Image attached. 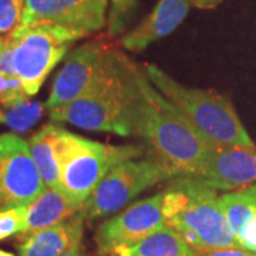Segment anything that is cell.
<instances>
[{
  "label": "cell",
  "instance_id": "ac0fdd59",
  "mask_svg": "<svg viewBox=\"0 0 256 256\" xmlns=\"http://www.w3.org/2000/svg\"><path fill=\"white\" fill-rule=\"evenodd\" d=\"M218 204L224 212L234 235L238 234L245 220L256 210V191L252 185L218 196Z\"/></svg>",
  "mask_w": 256,
  "mask_h": 256
},
{
  "label": "cell",
  "instance_id": "4316f807",
  "mask_svg": "<svg viewBox=\"0 0 256 256\" xmlns=\"http://www.w3.org/2000/svg\"><path fill=\"white\" fill-rule=\"evenodd\" d=\"M192 6L198 9H215L218 8L224 0H190Z\"/></svg>",
  "mask_w": 256,
  "mask_h": 256
},
{
  "label": "cell",
  "instance_id": "7402d4cb",
  "mask_svg": "<svg viewBox=\"0 0 256 256\" xmlns=\"http://www.w3.org/2000/svg\"><path fill=\"white\" fill-rule=\"evenodd\" d=\"M24 9V0H0V34H9L18 28Z\"/></svg>",
  "mask_w": 256,
  "mask_h": 256
},
{
  "label": "cell",
  "instance_id": "9a60e30c",
  "mask_svg": "<svg viewBox=\"0 0 256 256\" xmlns=\"http://www.w3.org/2000/svg\"><path fill=\"white\" fill-rule=\"evenodd\" d=\"M80 205L57 188H44L32 204L24 208V229L22 236L50 228L80 212Z\"/></svg>",
  "mask_w": 256,
  "mask_h": 256
},
{
  "label": "cell",
  "instance_id": "3957f363",
  "mask_svg": "<svg viewBox=\"0 0 256 256\" xmlns=\"http://www.w3.org/2000/svg\"><path fill=\"white\" fill-rule=\"evenodd\" d=\"M144 73L208 144L215 148L256 151V144L248 134L228 97L215 92L185 87L156 64H146Z\"/></svg>",
  "mask_w": 256,
  "mask_h": 256
},
{
  "label": "cell",
  "instance_id": "cb8c5ba5",
  "mask_svg": "<svg viewBox=\"0 0 256 256\" xmlns=\"http://www.w3.org/2000/svg\"><path fill=\"white\" fill-rule=\"evenodd\" d=\"M235 236L240 248L256 254V210L245 220Z\"/></svg>",
  "mask_w": 256,
  "mask_h": 256
},
{
  "label": "cell",
  "instance_id": "5b68a950",
  "mask_svg": "<svg viewBox=\"0 0 256 256\" xmlns=\"http://www.w3.org/2000/svg\"><path fill=\"white\" fill-rule=\"evenodd\" d=\"M142 154V146H107L63 130L58 190L82 206L114 166Z\"/></svg>",
  "mask_w": 256,
  "mask_h": 256
},
{
  "label": "cell",
  "instance_id": "44dd1931",
  "mask_svg": "<svg viewBox=\"0 0 256 256\" xmlns=\"http://www.w3.org/2000/svg\"><path fill=\"white\" fill-rule=\"evenodd\" d=\"M136 6H137V0H111L110 18H108L110 36L120 34L126 28Z\"/></svg>",
  "mask_w": 256,
  "mask_h": 256
},
{
  "label": "cell",
  "instance_id": "8992f818",
  "mask_svg": "<svg viewBox=\"0 0 256 256\" xmlns=\"http://www.w3.org/2000/svg\"><path fill=\"white\" fill-rule=\"evenodd\" d=\"M175 176L178 174L156 156L128 160L114 166L101 180L80 212L87 222L117 214L141 192Z\"/></svg>",
  "mask_w": 256,
  "mask_h": 256
},
{
  "label": "cell",
  "instance_id": "603a6c76",
  "mask_svg": "<svg viewBox=\"0 0 256 256\" xmlns=\"http://www.w3.org/2000/svg\"><path fill=\"white\" fill-rule=\"evenodd\" d=\"M24 208L0 210V240L20 235L24 229Z\"/></svg>",
  "mask_w": 256,
  "mask_h": 256
},
{
  "label": "cell",
  "instance_id": "484cf974",
  "mask_svg": "<svg viewBox=\"0 0 256 256\" xmlns=\"http://www.w3.org/2000/svg\"><path fill=\"white\" fill-rule=\"evenodd\" d=\"M0 73L4 76H14L13 68V47L9 37H4V44L0 52Z\"/></svg>",
  "mask_w": 256,
  "mask_h": 256
},
{
  "label": "cell",
  "instance_id": "277c9868",
  "mask_svg": "<svg viewBox=\"0 0 256 256\" xmlns=\"http://www.w3.org/2000/svg\"><path fill=\"white\" fill-rule=\"evenodd\" d=\"M166 225L194 249L240 248L218 204L216 190L194 176H180L164 190ZM244 249V248H242Z\"/></svg>",
  "mask_w": 256,
  "mask_h": 256
},
{
  "label": "cell",
  "instance_id": "f1b7e54d",
  "mask_svg": "<svg viewBox=\"0 0 256 256\" xmlns=\"http://www.w3.org/2000/svg\"><path fill=\"white\" fill-rule=\"evenodd\" d=\"M0 256H14L13 254H10V252H6V250H2L0 249Z\"/></svg>",
  "mask_w": 256,
  "mask_h": 256
},
{
  "label": "cell",
  "instance_id": "ba28073f",
  "mask_svg": "<svg viewBox=\"0 0 256 256\" xmlns=\"http://www.w3.org/2000/svg\"><path fill=\"white\" fill-rule=\"evenodd\" d=\"M166 226L164 191L134 202L112 218L102 222L96 235L98 256H117L118 250L137 244L158 229Z\"/></svg>",
  "mask_w": 256,
  "mask_h": 256
},
{
  "label": "cell",
  "instance_id": "d6986e66",
  "mask_svg": "<svg viewBox=\"0 0 256 256\" xmlns=\"http://www.w3.org/2000/svg\"><path fill=\"white\" fill-rule=\"evenodd\" d=\"M44 107L38 101H22L3 114V122L16 132H26L42 118Z\"/></svg>",
  "mask_w": 256,
  "mask_h": 256
},
{
  "label": "cell",
  "instance_id": "8fae6325",
  "mask_svg": "<svg viewBox=\"0 0 256 256\" xmlns=\"http://www.w3.org/2000/svg\"><path fill=\"white\" fill-rule=\"evenodd\" d=\"M108 0H24L18 26L54 24L88 36L106 24Z\"/></svg>",
  "mask_w": 256,
  "mask_h": 256
},
{
  "label": "cell",
  "instance_id": "2e32d148",
  "mask_svg": "<svg viewBox=\"0 0 256 256\" xmlns=\"http://www.w3.org/2000/svg\"><path fill=\"white\" fill-rule=\"evenodd\" d=\"M63 128L47 124L30 138L28 148L47 188H60V138Z\"/></svg>",
  "mask_w": 256,
  "mask_h": 256
},
{
  "label": "cell",
  "instance_id": "e0dca14e",
  "mask_svg": "<svg viewBox=\"0 0 256 256\" xmlns=\"http://www.w3.org/2000/svg\"><path fill=\"white\" fill-rule=\"evenodd\" d=\"M117 256H194V249L176 230L166 225L137 244L118 250Z\"/></svg>",
  "mask_w": 256,
  "mask_h": 256
},
{
  "label": "cell",
  "instance_id": "ffe728a7",
  "mask_svg": "<svg viewBox=\"0 0 256 256\" xmlns=\"http://www.w3.org/2000/svg\"><path fill=\"white\" fill-rule=\"evenodd\" d=\"M26 100H28V94L22 80L16 76L0 73V102L6 107H13Z\"/></svg>",
  "mask_w": 256,
  "mask_h": 256
},
{
  "label": "cell",
  "instance_id": "9c48e42d",
  "mask_svg": "<svg viewBox=\"0 0 256 256\" xmlns=\"http://www.w3.org/2000/svg\"><path fill=\"white\" fill-rule=\"evenodd\" d=\"M118 53L117 48L101 40H92L76 48L54 78L46 102L47 110L60 108L88 92L107 73Z\"/></svg>",
  "mask_w": 256,
  "mask_h": 256
},
{
  "label": "cell",
  "instance_id": "6da1fadb",
  "mask_svg": "<svg viewBox=\"0 0 256 256\" xmlns=\"http://www.w3.org/2000/svg\"><path fill=\"white\" fill-rule=\"evenodd\" d=\"M137 86L132 106V134L146 141L156 156L178 174V178H198L215 146L196 132L140 68H137Z\"/></svg>",
  "mask_w": 256,
  "mask_h": 256
},
{
  "label": "cell",
  "instance_id": "52a82bcc",
  "mask_svg": "<svg viewBox=\"0 0 256 256\" xmlns=\"http://www.w3.org/2000/svg\"><path fill=\"white\" fill-rule=\"evenodd\" d=\"M8 37L13 47L14 76L22 80L28 96L38 92L70 46L82 38L72 30L47 23L18 26Z\"/></svg>",
  "mask_w": 256,
  "mask_h": 256
},
{
  "label": "cell",
  "instance_id": "4dcf8cb0",
  "mask_svg": "<svg viewBox=\"0 0 256 256\" xmlns=\"http://www.w3.org/2000/svg\"><path fill=\"white\" fill-rule=\"evenodd\" d=\"M0 122H3V112L0 111Z\"/></svg>",
  "mask_w": 256,
  "mask_h": 256
},
{
  "label": "cell",
  "instance_id": "d4e9b609",
  "mask_svg": "<svg viewBox=\"0 0 256 256\" xmlns=\"http://www.w3.org/2000/svg\"><path fill=\"white\" fill-rule=\"evenodd\" d=\"M194 256H256V254L242 248H210L194 249Z\"/></svg>",
  "mask_w": 256,
  "mask_h": 256
},
{
  "label": "cell",
  "instance_id": "1f68e13d",
  "mask_svg": "<svg viewBox=\"0 0 256 256\" xmlns=\"http://www.w3.org/2000/svg\"><path fill=\"white\" fill-rule=\"evenodd\" d=\"M252 186H254V190H255V191H256V184H254V185H252Z\"/></svg>",
  "mask_w": 256,
  "mask_h": 256
},
{
  "label": "cell",
  "instance_id": "30bf717a",
  "mask_svg": "<svg viewBox=\"0 0 256 256\" xmlns=\"http://www.w3.org/2000/svg\"><path fill=\"white\" fill-rule=\"evenodd\" d=\"M44 188L28 142L16 134H2L0 210L28 206Z\"/></svg>",
  "mask_w": 256,
  "mask_h": 256
},
{
  "label": "cell",
  "instance_id": "f546056e",
  "mask_svg": "<svg viewBox=\"0 0 256 256\" xmlns=\"http://www.w3.org/2000/svg\"><path fill=\"white\" fill-rule=\"evenodd\" d=\"M3 44H4V37H0V52L3 48Z\"/></svg>",
  "mask_w": 256,
  "mask_h": 256
},
{
  "label": "cell",
  "instance_id": "7c38bea8",
  "mask_svg": "<svg viewBox=\"0 0 256 256\" xmlns=\"http://www.w3.org/2000/svg\"><path fill=\"white\" fill-rule=\"evenodd\" d=\"M198 180L214 190L236 191L256 182V151L214 148Z\"/></svg>",
  "mask_w": 256,
  "mask_h": 256
},
{
  "label": "cell",
  "instance_id": "83f0119b",
  "mask_svg": "<svg viewBox=\"0 0 256 256\" xmlns=\"http://www.w3.org/2000/svg\"><path fill=\"white\" fill-rule=\"evenodd\" d=\"M63 256H87V255L84 254L82 245H80V246H76L74 249H72V250H68V252H67V254H64Z\"/></svg>",
  "mask_w": 256,
  "mask_h": 256
},
{
  "label": "cell",
  "instance_id": "4fadbf2b",
  "mask_svg": "<svg viewBox=\"0 0 256 256\" xmlns=\"http://www.w3.org/2000/svg\"><path fill=\"white\" fill-rule=\"evenodd\" d=\"M190 6V0H160L137 28L121 38V46L130 52H141L156 40L171 34L186 18Z\"/></svg>",
  "mask_w": 256,
  "mask_h": 256
},
{
  "label": "cell",
  "instance_id": "5bb4252c",
  "mask_svg": "<svg viewBox=\"0 0 256 256\" xmlns=\"http://www.w3.org/2000/svg\"><path fill=\"white\" fill-rule=\"evenodd\" d=\"M84 216L82 212L50 228L22 236L18 246L20 256H63L82 245L84 235Z\"/></svg>",
  "mask_w": 256,
  "mask_h": 256
},
{
  "label": "cell",
  "instance_id": "7a4b0ae2",
  "mask_svg": "<svg viewBox=\"0 0 256 256\" xmlns=\"http://www.w3.org/2000/svg\"><path fill=\"white\" fill-rule=\"evenodd\" d=\"M137 66L121 52L100 82L78 98L50 111L57 122L88 131L132 136V106L137 96Z\"/></svg>",
  "mask_w": 256,
  "mask_h": 256
}]
</instances>
